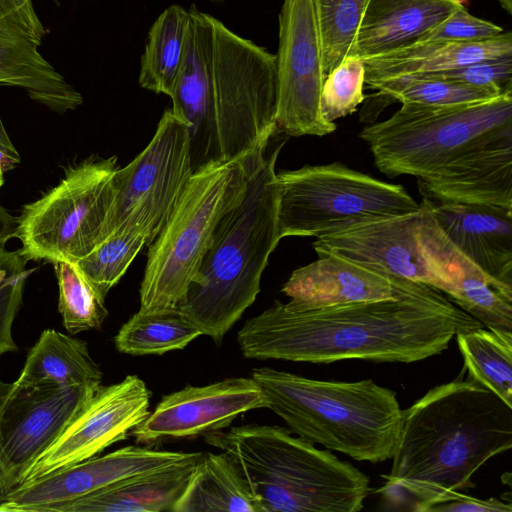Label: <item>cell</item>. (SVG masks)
<instances>
[{
    "instance_id": "obj_1",
    "label": "cell",
    "mask_w": 512,
    "mask_h": 512,
    "mask_svg": "<svg viewBox=\"0 0 512 512\" xmlns=\"http://www.w3.org/2000/svg\"><path fill=\"white\" fill-rule=\"evenodd\" d=\"M391 299L297 310L278 300L248 319L237 342L245 358L332 363H412L441 354L457 333L483 326L443 293L395 276Z\"/></svg>"
},
{
    "instance_id": "obj_2",
    "label": "cell",
    "mask_w": 512,
    "mask_h": 512,
    "mask_svg": "<svg viewBox=\"0 0 512 512\" xmlns=\"http://www.w3.org/2000/svg\"><path fill=\"white\" fill-rule=\"evenodd\" d=\"M512 448V407L461 377L404 410L392 467L376 490L386 509L431 512L475 487L488 460Z\"/></svg>"
},
{
    "instance_id": "obj_3",
    "label": "cell",
    "mask_w": 512,
    "mask_h": 512,
    "mask_svg": "<svg viewBox=\"0 0 512 512\" xmlns=\"http://www.w3.org/2000/svg\"><path fill=\"white\" fill-rule=\"evenodd\" d=\"M188 10L171 111L193 143L217 134L220 160L266 148L277 131L276 55L194 5Z\"/></svg>"
},
{
    "instance_id": "obj_4",
    "label": "cell",
    "mask_w": 512,
    "mask_h": 512,
    "mask_svg": "<svg viewBox=\"0 0 512 512\" xmlns=\"http://www.w3.org/2000/svg\"><path fill=\"white\" fill-rule=\"evenodd\" d=\"M283 145L260 157L245 195L221 219L197 277L177 306L217 345L254 303L268 259L281 240L275 166Z\"/></svg>"
},
{
    "instance_id": "obj_5",
    "label": "cell",
    "mask_w": 512,
    "mask_h": 512,
    "mask_svg": "<svg viewBox=\"0 0 512 512\" xmlns=\"http://www.w3.org/2000/svg\"><path fill=\"white\" fill-rule=\"evenodd\" d=\"M203 436L231 458L259 512H357L369 495L366 474L290 429L249 424Z\"/></svg>"
},
{
    "instance_id": "obj_6",
    "label": "cell",
    "mask_w": 512,
    "mask_h": 512,
    "mask_svg": "<svg viewBox=\"0 0 512 512\" xmlns=\"http://www.w3.org/2000/svg\"><path fill=\"white\" fill-rule=\"evenodd\" d=\"M251 377L268 409L295 435L357 461L392 457L404 410L391 389L371 379L324 381L269 367L254 369Z\"/></svg>"
},
{
    "instance_id": "obj_7",
    "label": "cell",
    "mask_w": 512,
    "mask_h": 512,
    "mask_svg": "<svg viewBox=\"0 0 512 512\" xmlns=\"http://www.w3.org/2000/svg\"><path fill=\"white\" fill-rule=\"evenodd\" d=\"M265 150L211 161L193 171L170 218L149 245L140 311L174 309L184 299L218 224L245 195L250 174Z\"/></svg>"
},
{
    "instance_id": "obj_8",
    "label": "cell",
    "mask_w": 512,
    "mask_h": 512,
    "mask_svg": "<svg viewBox=\"0 0 512 512\" xmlns=\"http://www.w3.org/2000/svg\"><path fill=\"white\" fill-rule=\"evenodd\" d=\"M508 133L512 92L466 105L402 104L388 119L366 125L359 136L389 178H424Z\"/></svg>"
},
{
    "instance_id": "obj_9",
    "label": "cell",
    "mask_w": 512,
    "mask_h": 512,
    "mask_svg": "<svg viewBox=\"0 0 512 512\" xmlns=\"http://www.w3.org/2000/svg\"><path fill=\"white\" fill-rule=\"evenodd\" d=\"M281 239L319 235L356 222L416 211L418 203L393 184L334 162L276 174Z\"/></svg>"
},
{
    "instance_id": "obj_10",
    "label": "cell",
    "mask_w": 512,
    "mask_h": 512,
    "mask_svg": "<svg viewBox=\"0 0 512 512\" xmlns=\"http://www.w3.org/2000/svg\"><path fill=\"white\" fill-rule=\"evenodd\" d=\"M117 156L90 157L69 168L58 185L27 204L15 237L28 260L75 264L99 243L113 197Z\"/></svg>"
},
{
    "instance_id": "obj_11",
    "label": "cell",
    "mask_w": 512,
    "mask_h": 512,
    "mask_svg": "<svg viewBox=\"0 0 512 512\" xmlns=\"http://www.w3.org/2000/svg\"><path fill=\"white\" fill-rule=\"evenodd\" d=\"M193 171L188 127L167 109L147 146L116 171L99 243L110 235L136 234L149 246L170 218Z\"/></svg>"
},
{
    "instance_id": "obj_12",
    "label": "cell",
    "mask_w": 512,
    "mask_h": 512,
    "mask_svg": "<svg viewBox=\"0 0 512 512\" xmlns=\"http://www.w3.org/2000/svg\"><path fill=\"white\" fill-rule=\"evenodd\" d=\"M276 54L277 130L288 136H324L336 130L320 109L324 82L310 0H283Z\"/></svg>"
},
{
    "instance_id": "obj_13",
    "label": "cell",
    "mask_w": 512,
    "mask_h": 512,
    "mask_svg": "<svg viewBox=\"0 0 512 512\" xmlns=\"http://www.w3.org/2000/svg\"><path fill=\"white\" fill-rule=\"evenodd\" d=\"M97 389L80 385L13 387L0 416L4 493L21 484L28 468L57 440Z\"/></svg>"
},
{
    "instance_id": "obj_14",
    "label": "cell",
    "mask_w": 512,
    "mask_h": 512,
    "mask_svg": "<svg viewBox=\"0 0 512 512\" xmlns=\"http://www.w3.org/2000/svg\"><path fill=\"white\" fill-rule=\"evenodd\" d=\"M150 399V390L137 375L101 385L57 440L28 468L21 484L97 456L127 439L150 413Z\"/></svg>"
},
{
    "instance_id": "obj_15",
    "label": "cell",
    "mask_w": 512,
    "mask_h": 512,
    "mask_svg": "<svg viewBox=\"0 0 512 512\" xmlns=\"http://www.w3.org/2000/svg\"><path fill=\"white\" fill-rule=\"evenodd\" d=\"M201 452L126 446L24 482L0 495V512H56L127 478L185 462Z\"/></svg>"
},
{
    "instance_id": "obj_16",
    "label": "cell",
    "mask_w": 512,
    "mask_h": 512,
    "mask_svg": "<svg viewBox=\"0 0 512 512\" xmlns=\"http://www.w3.org/2000/svg\"><path fill=\"white\" fill-rule=\"evenodd\" d=\"M260 408H268V401L252 377L187 385L165 395L131 435L144 444L203 436L225 429L241 414Z\"/></svg>"
},
{
    "instance_id": "obj_17",
    "label": "cell",
    "mask_w": 512,
    "mask_h": 512,
    "mask_svg": "<svg viewBox=\"0 0 512 512\" xmlns=\"http://www.w3.org/2000/svg\"><path fill=\"white\" fill-rule=\"evenodd\" d=\"M416 211L356 222L325 232L313 242L316 253L344 258L376 273L424 283L440 291L441 282L422 255Z\"/></svg>"
},
{
    "instance_id": "obj_18",
    "label": "cell",
    "mask_w": 512,
    "mask_h": 512,
    "mask_svg": "<svg viewBox=\"0 0 512 512\" xmlns=\"http://www.w3.org/2000/svg\"><path fill=\"white\" fill-rule=\"evenodd\" d=\"M46 33L33 0H0V86L21 88L57 112L76 109L81 93L39 51Z\"/></svg>"
},
{
    "instance_id": "obj_19",
    "label": "cell",
    "mask_w": 512,
    "mask_h": 512,
    "mask_svg": "<svg viewBox=\"0 0 512 512\" xmlns=\"http://www.w3.org/2000/svg\"><path fill=\"white\" fill-rule=\"evenodd\" d=\"M418 241L441 282L440 291L484 327L512 332V287L487 275L462 254L439 228L424 199Z\"/></svg>"
},
{
    "instance_id": "obj_20",
    "label": "cell",
    "mask_w": 512,
    "mask_h": 512,
    "mask_svg": "<svg viewBox=\"0 0 512 512\" xmlns=\"http://www.w3.org/2000/svg\"><path fill=\"white\" fill-rule=\"evenodd\" d=\"M418 188L423 198L435 203L512 209V133L418 178Z\"/></svg>"
},
{
    "instance_id": "obj_21",
    "label": "cell",
    "mask_w": 512,
    "mask_h": 512,
    "mask_svg": "<svg viewBox=\"0 0 512 512\" xmlns=\"http://www.w3.org/2000/svg\"><path fill=\"white\" fill-rule=\"evenodd\" d=\"M450 242L487 275L512 287V209L423 198Z\"/></svg>"
},
{
    "instance_id": "obj_22",
    "label": "cell",
    "mask_w": 512,
    "mask_h": 512,
    "mask_svg": "<svg viewBox=\"0 0 512 512\" xmlns=\"http://www.w3.org/2000/svg\"><path fill=\"white\" fill-rule=\"evenodd\" d=\"M317 255L315 261L294 270L283 285L289 307L313 310L396 296L395 276L373 272L333 254Z\"/></svg>"
},
{
    "instance_id": "obj_23",
    "label": "cell",
    "mask_w": 512,
    "mask_h": 512,
    "mask_svg": "<svg viewBox=\"0 0 512 512\" xmlns=\"http://www.w3.org/2000/svg\"><path fill=\"white\" fill-rule=\"evenodd\" d=\"M466 3L369 0L350 55L364 60L410 45Z\"/></svg>"
},
{
    "instance_id": "obj_24",
    "label": "cell",
    "mask_w": 512,
    "mask_h": 512,
    "mask_svg": "<svg viewBox=\"0 0 512 512\" xmlns=\"http://www.w3.org/2000/svg\"><path fill=\"white\" fill-rule=\"evenodd\" d=\"M512 57V33L478 42L414 43L364 59L365 84L403 80L448 71L485 60Z\"/></svg>"
},
{
    "instance_id": "obj_25",
    "label": "cell",
    "mask_w": 512,
    "mask_h": 512,
    "mask_svg": "<svg viewBox=\"0 0 512 512\" xmlns=\"http://www.w3.org/2000/svg\"><path fill=\"white\" fill-rule=\"evenodd\" d=\"M200 455L185 462L127 478L69 502L57 512L171 511L186 487Z\"/></svg>"
},
{
    "instance_id": "obj_26",
    "label": "cell",
    "mask_w": 512,
    "mask_h": 512,
    "mask_svg": "<svg viewBox=\"0 0 512 512\" xmlns=\"http://www.w3.org/2000/svg\"><path fill=\"white\" fill-rule=\"evenodd\" d=\"M80 385L99 388L102 372L87 343L54 329H45L29 350L14 388Z\"/></svg>"
},
{
    "instance_id": "obj_27",
    "label": "cell",
    "mask_w": 512,
    "mask_h": 512,
    "mask_svg": "<svg viewBox=\"0 0 512 512\" xmlns=\"http://www.w3.org/2000/svg\"><path fill=\"white\" fill-rule=\"evenodd\" d=\"M259 512L239 470L225 453L202 452L170 512Z\"/></svg>"
},
{
    "instance_id": "obj_28",
    "label": "cell",
    "mask_w": 512,
    "mask_h": 512,
    "mask_svg": "<svg viewBox=\"0 0 512 512\" xmlns=\"http://www.w3.org/2000/svg\"><path fill=\"white\" fill-rule=\"evenodd\" d=\"M189 10L167 7L153 22L140 60L139 85L171 97L184 56Z\"/></svg>"
},
{
    "instance_id": "obj_29",
    "label": "cell",
    "mask_w": 512,
    "mask_h": 512,
    "mask_svg": "<svg viewBox=\"0 0 512 512\" xmlns=\"http://www.w3.org/2000/svg\"><path fill=\"white\" fill-rule=\"evenodd\" d=\"M455 337L467 378L512 407V332L480 326Z\"/></svg>"
},
{
    "instance_id": "obj_30",
    "label": "cell",
    "mask_w": 512,
    "mask_h": 512,
    "mask_svg": "<svg viewBox=\"0 0 512 512\" xmlns=\"http://www.w3.org/2000/svg\"><path fill=\"white\" fill-rule=\"evenodd\" d=\"M200 330L178 307L165 311H138L119 329L114 338L117 350L129 355H162L181 350Z\"/></svg>"
},
{
    "instance_id": "obj_31",
    "label": "cell",
    "mask_w": 512,
    "mask_h": 512,
    "mask_svg": "<svg viewBox=\"0 0 512 512\" xmlns=\"http://www.w3.org/2000/svg\"><path fill=\"white\" fill-rule=\"evenodd\" d=\"M378 92L373 95L377 104L371 106L367 114L380 111L392 102L426 106H455L487 101L502 95L492 89L465 83L433 79L411 78L382 82L374 86ZM505 94V93H503Z\"/></svg>"
},
{
    "instance_id": "obj_32",
    "label": "cell",
    "mask_w": 512,
    "mask_h": 512,
    "mask_svg": "<svg viewBox=\"0 0 512 512\" xmlns=\"http://www.w3.org/2000/svg\"><path fill=\"white\" fill-rule=\"evenodd\" d=\"M369 0H310L324 79L351 52Z\"/></svg>"
},
{
    "instance_id": "obj_33",
    "label": "cell",
    "mask_w": 512,
    "mask_h": 512,
    "mask_svg": "<svg viewBox=\"0 0 512 512\" xmlns=\"http://www.w3.org/2000/svg\"><path fill=\"white\" fill-rule=\"evenodd\" d=\"M59 287L58 310L66 330L74 335L99 329L108 316L105 297L70 262L54 263Z\"/></svg>"
},
{
    "instance_id": "obj_34",
    "label": "cell",
    "mask_w": 512,
    "mask_h": 512,
    "mask_svg": "<svg viewBox=\"0 0 512 512\" xmlns=\"http://www.w3.org/2000/svg\"><path fill=\"white\" fill-rule=\"evenodd\" d=\"M145 245V239L140 235H110L75 265L106 298Z\"/></svg>"
},
{
    "instance_id": "obj_35",
    "label": "cell",
    "mask_w": 512,
    "mask_h": 512,
    "mask_svg": "<svg viewBox=\"0 0 512 512\" xmlns=\"http://www.w3.org/2000/svg\"><path fill=\"white\" fill-rule=\"evenodd\" d=\"M365 67L363 59L346 57L324 79L320 109L327 122L345 117L356 111L364 101Z\"/></svg>"
},
{
    "instance_id": "obj_36",
    "label": "cell",
    "mask_w": 512,
    "mask_h": 512,
    "mask_svg": "<svg viewBox=\"0 0 512 512\" xmlns=\"http://www.w3.org/2000/svg\"><path fill=\"white\" fill-rule=\"evenodd\" d=\"M28 259L18 250L0 246V356L18 351L12 326L22 304L23 290L32 270Z\"/></svg>"
},
{
    "instance_id": "obj_37",
    "label": "cell",
    "mask_w": 512,
    "mask_h": 512,
    "mask_svg": "<svg viewBox=\"0 0 512 512\" xmlns=\"http://www.w3.org/2000/svg\"><path fill=\"white\" fill-rule=\"evenodd\" d=\"M503 32L500 26L477 18L470 14L466 7H461L412 44L427 42H478L495 38Z\"/></svg>"
},
{
    "instance_id": "obj_38",
    "label": "cell",
    "mask_w": 512,
    "mask_h": 512,
    "mask_svg": "<svg viewBox=\"0 0 512 512\" xmlns=\"http://www.w3.org/2000/svg\"><path fill=\"white\" fill-rule=\"evenodd\" d=\"M411 78L449 80L492 89L501 94L508 93L512 92V57L485 60L444 72Z\"/></svg>"
},
{
    "instance_id": "obj_39",
    "label": "cell",
    "mask_w": 512,
    "mask_h": 512,
    "mask_svg": "<svg viewBox=\"0 0 512 512\" xmlns=\"http://www.w3.org/2000/svg\"><path fill=\"white\" fill-rule=\"evenodd\" d=\"M511 512V502L496 498L477 499L466 493H457L449 500L434 506L431 512Z\"/></svg>"
},
{
    "instance_id": "obj_40",
    "label": "cell",
    "mask_w": 512,
    "mask_h": 512,
    "mask_svg": "<svg viewBox=\"0 0 512 512\" xmlns=\"http://www.w3.org/2000/svg\"><path fill=\"white\" fill-rule=\"evenodd\" d=\"M21 161L20 155L12 144L0 118V187L3 185V174L15 168Z\"/></svg>"
},
{
    "instance_id": "obj_41",
    "label": "cell",
    "mask_w": 512,
    "mask_h": 512,
    "mask_svg": "<svg viewBox=\"0 0 512 512\" xmlns=\"http://www.w3.org/2000/svg\"><path fill=\"white\" fill-rule=\"evenodd\" d=\"M16 222L17 218L0 206V246L6 245L10 238L15 237Z\"/></svg>"
},
{
    "instance_id": "obj_42",
    "label": "cell",
    "mask_w": 512,
    "mask_h": 512,
    "mask_svg": "<svg viewBox=\"0 0 512 512\" xmlns=\"http://www.w3.org/2000/svg\"><path fill=\"white\" fill-rule=\"evenodd\" d=\"M12 389H13V382L12 383L6 382L3 379H1V377H0V416H1L3 407L6 403ZM3 493H4V488H3V483H2L1 474H0V494H3Z\"/></svg>"
},
{
    "instance_id": "obj_43",
    "label": "cell",
    "mask_w": 512,
    "mask_h": 512,
    "mask_svg": "<svg viewBox=\"0 0 512 512\" xmlns=\"http://www.w3.org/2000/svg\"><path fill=\"white\" fill-rule=\"evenodd\" d=\"M501 7L509 14H512V0H497Z\"/></svg>"
},
{
    "instance_id": "obj_44",
    "label": "cell",
    "mask_w": 512,
    "mask_h": 512,
    "mask_svg": "<svg viewBox=\"0 0 512 512\" xmlns=\"http://www.w3.org/2000/svg\"><path fill=\"white\" fill-rule=\"evenodd\" d=\"M208 1H210V2H212V3H221V2H223L224 0H208Z\"/></svg>"
},
{
    "instance_id": "obj_45",
    "label": "cell",
    "mask_w": 512,
    "mask_h": 512,
    "mask_svg": "<svg viewBox=\"0 0 512 512\" xmlns=\"http://www.w3.org/2000/svg\"><path fill=\"white\" fill-rule=\"evenodd\" d=\"M56 1V0H55Z\"/></svg>"
}]
</instances>
